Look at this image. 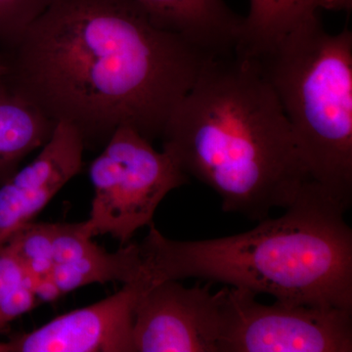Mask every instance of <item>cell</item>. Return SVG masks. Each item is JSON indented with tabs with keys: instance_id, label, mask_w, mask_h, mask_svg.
I'll return each mask as SVG.
<instances>
[{
	"instance_id": "18",
	"label": "cell",
	"mask_w": 352,
	"mask_h": 352,
	"mask_svg": "<svg viewBox=\"0 0 352 352\" xmlns=\"http://www.w3.org/2000/svg\"><path fill=\"white\" fill-rule=\"evenodd\" d=\"M0 352H8L7 351L6 342H0Z\"/></svg>"
},
{
	"instance_id": "8",
	"label": "cell",
	"mask_w": 352,
	"mask_h": 352,
	"mask_svg": "<svg viewBox=\"0 0 352 352\" xmlns=\"http://www.w3.org/2000/svg\"><path fill=\"white\" fill-rule=\"evenodd\" d=\"M147 289L132 281L105 300L60 315L30 333L13 336L8 352H134V308Z\"/></svg>"
},
{
	"instance_id": "4",
	"label": "cell",
	"mask_w": 352,
	"mask_h": 352,
	"mask_svg": "<svg viewBox=\"0 0 352 352\" xmlns=\"http://www.w3.org/2000/svg\"><path fill=\"white\" fill-rule=\"evenodd\" d=\"M249 59L276 94L310 179L351 207V30L330 34L317 17Z\"/></svg>"
},
{
	"instance_id": "1",
	"label": "cell",
	"mask_w": 352,
	"mask_h": 352,
	"mask_svg": "<svg viewBox=\"0 0 352 352\" xmlns=\"http://www.w3.org/2000/svg\"><path fill=\"white\" fill-rule=\"evenodd\" d=\"M212 57L133 0H52L2 58L13 91L97 148L120 126L161 138Z\"/></svg>"
},
{
	"instance_id": "11",
	"label": "cell",
	"mask_w": 352,
	"mask_h": 352,
	"mask_svg": "<svg viewBox=\"0 0 352 352\" xmlns=\"http://www.w3.org/2000/svg\"><path fill=\"white\" fill-rule=\"evenodd\" d=\"M133 1L157 27L212 56H229L237 50L244 18L233 12L224 0Z\"/></svg>"
},
{
	"instance_id": "5",
	"label": "cell",
	"mask_w": 352,
	"mask_h": 352,
	"mask_svg": "<svg viewBox=\"0 0 352 352\" xmlns=\"http://www.w3.org/2000/svg\"><path fill=\"white\" fill-rule=\"evenodd\" d=\"M94 189L89 219L83 221L91 237L112 235L122 245L152 224L155 212L171 190L188 175L166 152L129 126H120L89 166Z\"/></svg>"
},
{
	"instance_id": "2",
	"label": "cell",
	"mask_w": 352,
	"mask_h": 352,
	"mask_svg": "<svg viewBox=\"0 0 352 352\" xmlns=\"http://www.w3.org/2000/svg\"><path fill=\"white\" fill-rule=\"evenodd\" d=\"M161 138L187 175L219 194L224 212L250 219L289 207L311 180L270 82L235 53L208 60Z\"/></svg>"
},
{
	"instance_id": "7",
	"label": "cell",
	"mask_w": 352,
	"mask_h": 352,
	"mask_svg": "<svg viewBox=\"0 0 352 352\" xmlns=\"http://www.w3.org/2000/svg\"><path fill=\"white\" fill-rule=\"evenodd\" d=\"M212 282L186 288L177 280L155 285L134 308V352H221L227 289Z\"/></svg>"
},
{
	"instance_id": "12",
	"label": "cell",
	"mask_w": 352,
	"mask_h": 352,
	"mask_svg": "<svg viewBox=\"0 0 352 352\" xmlns=\"http://www.w3.org/2000/svg\"><path fill=\"white\" fill-rule=\"evenodd\" d=\"M235 53L254 58L270 50L289 32L319 17L321 9L351 10L352 0H250Z\"/></svg>"
},
{
	"instance_id": "3",
	"label": "cell",
	"mask_w": 352,
	"mask_h": 352,
	"mask_svg": "<svg viewBox=\"0 0 352 352\" xmlns=\"http://www.w3.org/2000/svg\"><path fill=\"white\" fill-rule=\"evenodd\" d=\"M347 210L310 180L284 215L266 217L238 235L175 241L152 223L138 244V278L149 288L166 280L199 278L289 305L352 309Z\"/></svg>"
},
{
	"instance_id": "13",
	"label": "cell",
	"mask_w": 352,
	"mask_h": 352,
	"mask_svg": "<svg viewBox=\"0 0 352 352\" xmlns=\"http://www.w3.org/2000/svg\"><path fill=\"white\" fill-rule=\"evenodd\" d=\"M57 122L0 80V183L30 153L50 141Z\"/></svg>"
},
{
	"instance_id": "10",
	"label": "cell",
	"mask_w": 352,
	"mask_h": 352,
	"mask_svg": "<svg viewBox=\"0 0 352 352\" xmlns=\"http://www.w3.org/2000/svg\"><path fill=\"white\" fill-rule=\"evenodd\" d=\"M83 222L53 223L50 279L60 296L94 283L134 281L140 270L138 244L108 252L92 242Z\"/></svg>"
},
{
	"instance_id": "16",
	"label": "cell",
	"mask_w": 352,
	"mask_h": 352,
	"mask_svg": "<svg viewBox=\"0 0 352 352\" xmlns=\"http://www.w3.org/2000/svg\"><path fill=\"white\" fill-rule=\"evenodd\" d=\"M52 0H0V45L11 50Z\"/></svg>"
},
{
	"instance_id": "6",
	"label": "cell",
	"mask_w": 352,
	"mask_h": 352,
	"mask_svg": "<svg viewBox=\"0 0 352 352\" xmlns=\"http://www.w3.org/2000/svg\"><path fill=\"white\" fill-rule=\"evenodd\" d=\"M228 287L221 352H351L352 309L258 302Z\"/></svg>"
},
{
	"instance_id": "9",
	"label": "cell",
	"mask_w": 352,
	"mask_h": 352,
	"mask_svg": "<svg viewBox=\"0 0 352 352\" xmlns=\"http://www.w3.org/2000/svg\"><path fill=\"white\" fill-rule=\"evenodd\" d=\"M85 148L75 127L57 122L38 156L0 183V245L32 223L53 197L80 173Z\"/></svg>"
},
{
	"instance_id": "14",
	"label": "cell",
	"mask_w": 352,
	"mask_h": 352,
	"mask_svg": "<svg viewBox=\"0 0 352 352\" xmlns=\"http://www.w3.org/2000/svg\"><path fill=\"white\" fill-rule=\"evenodd\" d=\"M34 281L8 242L0 245V329L38 305Z\"/></svg>"
},
{
	"instance_id": "15",
	"label": "cell",
	"mask_w": 352,
	"mask_h": 352,
	"mask_svg": "<svg viewBox=\"0 0 352 352\" xmlns=\"http://www.w3.org/2000/svg\"><path fill=\"white\" fill-rule=\"evenodd\" d=\"M36 287L48 279L52 270L53 223H30L9 238Z\"/></svg>"
},
{
	"instance_id": "17",
	"label": "cell",
	"mask_w": 352,
	"mask_h": 352,
	"mask_svg": "<svg viewBox=\"0 0 352 352\" xmlns=\"http://www.w3.org/2000/svg\"><path fill=\"white\" fill-rule=\"evenodd\" d=\"M7 73V66L3 58L0 57V80H3Z\"/></svg>"
}]
</instances>
